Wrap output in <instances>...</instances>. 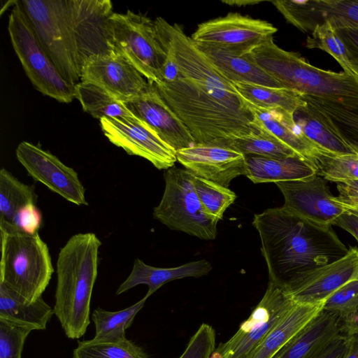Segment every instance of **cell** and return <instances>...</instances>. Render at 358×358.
<instances>
[{
  "mask_svg": "<svg viewBox=\"0 0 358 358\" xmlns=\"http://www.w3.org/2000/svg\"><path fill=\"white\" fill-rule=\"evenodd\" d=\"M166 59L162 69V81L171 83L179 78L182 74L172 53L165 50Z\"/></svg>",
  "mask_w": 358,
  "mask_h": 358,
  "instance_id": "45",
  "label": "cell"
},
{
  "mask_svg": "<svg viewBox=\"0 0 358 358\" xmlns=\"http://www.w3.org/2000/svg\"><path fill=\"white\" fill-rule=\"evenodd\" d=\"M334 225L350 234L358 242V215L345 211L336 219Z\"/></svg>",
  "mask_w": 358,
  "mask_h": 358,
  "instance_id": "46",
  "label": "cell"
},
{
  "mask_svg": "<svg viewBox=\"0 0 358 358\" xmlns=\"http://www.w3.org/2000/svg\"><path fill=\"white\" fill-rule=\"evenodd\" d=\"M283 88L348 107H358V79L315 67L299 53L278 46L273 37L244 53Z\"/></svg>",
  "mask_w": 358,
  "mask_h": 358,
  "instance_id": "3",
  "label": "cell"
},
{
  "mask_svg": "<svg viewBox=\"0 0 358 358\" xmlns=\"http://www.w3.org/2000/svg\"><path fill=\"white\" fill-rule=\"evenodd\" d=\"M306 47L309 49L317 48L327 52L341 66L343 72L358 79V76L348 59L343 42L329 22L315 26L311 35L307 36Z\"/></svg>",
  "mask_w": 358,
  "mask_h": 358,
  "instance_id": "37",
  "label": "cell"
},
{
  "mask_svg": "<svg viewBox=\"0 0 358 358\" xmlns=\"http://www.w3.org/2000/svg\"><path fill=\"white\" fill-rule=\"evenodd\" d=\"M80 81L94 84L125 102L143 92L149 82L116 54L92 56L81 66Z\"/></svg>",
  "mask_w": 358,
  "mask_h": 358,
  "instance_id": "18",
  "label": "cell"
},
{
  "mask_svg": "<svg viewBox=\"0 0 358 358\" xmlns=\"http://www.w3.org/2000/svg\"><path fill=\"white\" fill-rule=\"evenodd\" d=\"M139 120L145 122L176 152L195 144L189 129L162 97L153 83L139 96L124 102Z\"/></svg>",
  "mask_w": 358,
  "mask_h": 358,
  "instance_id": "20",
  "label": "cell"
},
{
  "mask_svg": "<svg viewBox=\"0 0 358 358\" xmlns=\"http://www.w3.org/2000/svg\"><path fill=\"white\" fill-rule=\"evenodd\" d=\"M155 24L161 45L172 53L183 77L194 81L231 110L253 118L247 101L236 91L232 83L213 66L179 24H171L161 17L155 20Z\"/></svg>",
  "mask_w": 358,
  "mask_h": 358,
  "instance_id": "7",
  "label": "cell"
},
{
  "mask_svg": "<svg viewBox=\"0 0 358 358\" xmlns=\"http://www.w3.org/2000/svg\"><path fill=\"white\" fill-rule=\"evenodd\" d=\"M350 346V336L339 334L329 341L313 358H345Z\"/></svg>",
  "mask_w": 358,
  "mask_h": 358,
  "instance_id": "43",
  "label": "cell"
},
{
  "mask_svg": "<svg viewBox=\"0 0 358 358\" xmlns=\"http://www.w3.org/2000/svg\"><path fill=\"white\" fill-rule=\"evenodd\" d=\"M100 124L110 142L130 155L148 160L158 169L167 170L177 161L176 151L138 117L102 118Z\"/></svg>",
  "mask_w": 358,
  "mask_h": 358,
  "instance_id": "13",
  "label": "cell"
},
{
  "mask_svg": "<svg viewBox=\"0 0 358 358\" xmlns=\"http://www.w3.org/2000/svg\"><path fill=\"white\" fill-rule=\"evenodd\" d=\"M195 45L213 66L231 83L283 88L278 81L248 58L244 53L215 45L201 43Z\"/></svg>",
  "mask_w": 358,
  "mask_h": 358,
  "instance_id": "22",
  "label": "cell"
},
{
  "mask_svg": "<svg viewBox=\"0 0 358 358\" xmlns=\"http://www.w3.org/2000/svg\"><path fill=\"white\" fill-rule=\"evenodd\" d=\"M327 124L350 146L358 145V107L301 96Z\"/></svg>",
  "mask_w": 358,
  "mask_h": 358,
  "instance_id": "30",
  "label": "cell"
},
{
  "mask_svg": "<svg viewBox=\"0 0 358 358\" xmlns=\"http://www.w3.org/2000/svg\"><path fill=\"white\" fill-rule=\"evenodd\" d=\"M339 334V316L322 310L273 358H313L329 341Z\"/></svg>",
  "mask_w": 358,
  "mask_h": 358,
  "instance_id": "23",
  "label": "cell"
},
{
  "mask_svg": "<svg viewBox=\"0 0 358 358\" xmlns=\"http://www.w3.org/2000/svg\"><path fill=\"white\" fill-rule=\"evenodd\" d=\"M73 358H150L142 348L127 338L119 342L93 339L78 342Z\"/></svg>",
  "mask_w": 358,
  "mask_h": 358,
  "instance_id": "36",
  "label": "cell"
},
{
  "mask_svg": "<svg viewBox=\"0 0 358 358\" xmlns=\"http://www.w3.org/2000/svg\"><path fill=\"white\" fill-rule=\"evenodd\" d=\"M101 242L94 233L71 236L57 261L55 315L66 336L76 339L90 324V301L98 273Z\"/></svg>",
  "mask_w": 358,
  "mask_h": 358,
  "instance_id": "2",
  "label": "cell"
},
{
  "mask_svg": "<svg viewBox=\"0 0 358 358\" xmlns=\"http://www.w3.org/2000/svg\"><path fill=\"white\" fill-rule=\"evenodd\" d=\"M323 303L297 304L269 331L248 358H273L324 308Z\"/></svg>",
  "mask_w": 358,
  "mask_h": 358,
  "instance_id": "26",
  "label": "cell"
},
{
  "mask_svg": "<svg viewBox=\"0 0 358 358\" xmlns=\"http://www.w3.org/2000/svg\"><path fill=\"white\" fill-rule=\"evenodd\" d=\"M252 224L260 237L269 281L285 289L349 250L331 226L307 220L283 206L255 214Z\"/></svg>",
  "mask_w": 358,
  "mask_h": 358,
  "instance_id": "1",
  "label": "cell"
},
{
  "mask_svg": "<svg viewBox=\"0 0 358 358\" xmlns=\"http://www.w3.org/2000/svg\"><path fill=\"white\" fill-rule=\"evenodd\" d=\"M0 283L28 301L42 296L54 268L47 244L38 233L21 231L0 222Z\"/></svg>",
  "mask_w": 358,
  "mask_h": 358,
  "instance_id": "5",
  "label": "cell"
},
{
  "mask_svg": "<svg viewBox=\"0 0 358 358\" xmlns=\"http://www.w3.org/2000/svg\"><path fill=\"white\" fill-rule=\"evenodd\" d=\"M278 29L271 23L229 13L198 25L191 38L195 43L215 45L245 53L273 37Z\"/></svg>",
  "mask_w": 358,
  "mask_h": 358,
  "instance_id": "12",
  "label": "cell"
},
{
  "mask_svg": "<svg viewBox=\"0 0 358 358\" xmlns=\"http://www.w3.org/2000/svg\"><path fill=\"white\" fill-rule=\"evenodd\" d=\"M287 22L303 33L329 22L336 29H358V0L272 1Z\"/></svg>",
  "mask_w": 358,
  "mask_h": 358,
  "instance_id": "16",
  "label": "cell"
},
{
  "mask_svg": "<svg viewBox=\"0 0 358 358\" xmlns=\"http://www.w3.org/2000/svg\"><path fill=\"white\" fill-rule=\"evenodd\" d=\"M8 23L13 48L33 85L43 94L62 103L76 99L75 86L68 83L41 44L21 6L13 2Z\"/></svg>",
  "mask_w": 358,
  "mask_h": 358,
  "instance_id": "8",
  "label": "cell"
},
{
  "mask_svg": "<svg viewBox=\"0 0 358 358\" xmlns=\"http://www.w3.org/2000/svg\"><path fill=\"white\" fill-rule=\"evenodd\" d=\"M332 200L338 203L345 211L358 215V198L334 196Z\"/></svg>",
  "mask_w": 358,
  "mask_h": 358,
  "instance_id": "49",
  "label": "cell"
},
{
  "mask_svg": "<svg viewBox=\"0 0 358 358\" xmlns=\"http://www.w3.org/2000/svg\"><path fill=\"white\" fill-rule=\"evenodd\" d=\"M357 273L358 248L350 247L342 258L311 270L285 289L297 304L323 303Z\"/></svg>",
  "mask_w": 358,
  "mask_h": 358,
  "instance_id": "17",
  "label": "cell"
},
{
  "mask_svg": "<svg viewBox=\"0 0 358 358\" xmlns=\"http://www.w3.org/2000/svg\"><path fill=\"white\" fill-rule=\"evenodd\" d=\"M239 95L246 101L264 108H280L290 113L306 104L299 93L285 88L232 83Z\"/></svg>",
  "mask_w": 358,
  "mask_h": 358,
  "instance_id": "31",
  "label": "cell"
},
{
  "mask_svg": "<svg viewBox=\"0 0 358 358\" xmlns=\"http://www.w3.org/2000/svg\"><path fill=\"white\" fill-rule=\"evenodd\" d=\"M317 174L337 182L358 180V154L338 155L320 148L315 156Z\"/></svg>",
  "mask_w": 358,
  "mask_h": 358,
  "instance_id": "35",
  "label": "cell"
},
{
  "mask_svg": "<svg viewBox=\"0 0 358 358\" xmlns=\"http://www.w3.org/2000/svg\"><path fill=\"white\" fill-rule=\"evenodd\" d=\"M275 184L284 196L283 206L307 220L331 226L345 212L332 200L325 180L317 174Z\"/></svg>",
  "mask_w": 358,
  "mask_h": 358,
  "instance_id": "15",
  "label": "cell"
},
{
  "mask_svg": "<svg viewBox=\"0 0 358 358\" xmlns=\"http://www.w3.org/2000/svg\"><path fill=\"white\" fill-rule=\"evenodd\" d=\"M20 3L60 74L75 86L81 80V62L69 0H22Z\"/></svg>",
  "mask_w": 358,
  "mask_h": 358,
  "instance_id": "6",
  "label": "cell"
},
{
  "mask_svg": "<svg viewBox=\"0 0 358 358\" xmlns=\"http://www.w3.org/2000/svg\"><path fill=\"white\" fill-rule=\"evenodd\" d=\"M55 314L42 296L31 302L0 283V318L31 327L45 330Z\"/></svg>",
  "mask_w": 358,
  "mask_h": 358,
  "instance_id": "27",
  "label": "cell"
},
{
  "mask_svg": "<svg viewBox=\"0 0 358 358\" xmlns=\"http://www.w3.org/2000/svg\"><path fill=\"white\" fill-rule=\"evenodd\" d=\"M153 84L187 127L195 144H212L259 132L252 125V117L221 103L189 78L181 76L171 83Z\"/></svg>",
  "mask_w": 358,
  "mask_h": 358,
  "instance_id": "4",
  "label": "cell"
},
{
  "mask_svg": "<svg viewBox=\"0 0 358 358\" xmlns=\"http://www.w3.org/2000/svg\"><path fill=\"white\" fill-rule=\"evenodd\" d=\"M211 269L210 263L205 259L191 262L177 267L159 268L136 259L130 274L119 286L116 294H122L138 285H146L148 286L147 294L151 296L169 281L187 277L199 278L208 274Z\"/></svg>",
  "mask_w": 358,
  "mask_h": 358,
  "instance_id": "24",
  "label": "cell"
},
{
  "mask_svg": "<svg viewBox=\"0 0 358 358\" xmlns=\"http://www.w3.org/2000/svg\"><path fill=\"white\" fill-rule=\"evenodd\" d=\"M108 29L114 52L127 59L149 83L162 81L166 52L159 41L155 20L129 10L113 13Z\"/></svg>",
  "mask_w": 358,
  "mask_h": 358,
  "instance_id": "9",
  "label": "cell"
},
{
  "mask_svg": "<svg viewBox=\"0 0 358 358\" xmlns=\"http://www.w3.org/2000/svg\"><path fill=\"white\" fill-rule=\"evenodd\" d=\"M338 196L344 198H358V180L337 182Z\"/></svg>",
  "mask_w": 358,
  "mask_h": 358,
  "instance_id": "48",
  "label": "cell"
},
{
  "mask_svg": "<svg viewBox=\"0 0 358 358\" xmlns=\"http://www.w3.org/2000/svg\"><path fill=\"white\" fill-rule=\"evenodd\" d=\"M149 296L146 294L136 303L118 311L110 312L101 308L95 309L92 315L95 327L92 339L101 342H119L125 339L126 329L131 327Z\"/></svg>",
  "mask_w": 358,
  "mask_h": 358,
  "instance_id": "32",
  "label": "cell"
},
{
  "mask_svg": "<svg viewBox=\"0 0 358 358\" xmlns=\"http://www.w3.org/2000/svg\"><path fill=\"white\" fill-rule=\"evenodd\" d=\"M259 131L258 133L246 136L220 140L211 145L227 147L244 155H253L275 158L299 155L273 135L264 131Z\"/></svg>",
  "mask_w": 358,
  "mask_h": 358,
  "instance_id": "34",
  "label": "cell"
},
{
  "mask_svg": "<svg viewBox=\"0 0 358 358\" xmlns=\"http://www.w3.org/2000/svg\"><path fill=\"white\" fill-rule=\"evenodd\" d=\"M357 279H358V273H357Z\"/></svg>",
  "mask_w": 358,
  "mask_h": 358,
  "instance_id": "52",
  "label": "cell"
},
{
  "mask_svg": "<svg viewBox=\"0 0 358 358\" xmlns=\"http://www.w3.org/2000/svg\"><path fill=\"white\" fill-rule=\"evenodd\" d=\"M353 150L358 154V145H351L350 146Z\"/></svg>",
  "mask_w": 358,
  "mask_h": 358,
  "instance_id": "51",
  "label": "cell"
},
{
  "mask_svg": "<svg viewBox=\"0 0 358 358\" xmlns=\"http://www.w3.org/2000/svg\"><path fill=\"white\" fill-rule=\"evenodd\" d=\"M194 175L186 169L172 166L164 173L165 189L154 217L169 229L203 240L217 236L218 220L208 215L198 197Z\"/></svg>",
  "mask_w": 358,
  "mask_h": 358,
  "instance_id": "10",
  "label": "cell"
},
{
  "mask_svg": "<svg viewBox=\"0 0 358 358\" xmlns=\"http://www.w3.org/2000/svg\"><path fill=\"white\" fill-rule=\"evenodd\" d=\"M176 157L192 175L226 187L245 174V155L222 145L194 144L177 151Z\"/></svg>",
  "mask_w": 358,
  "mask_h": 358,
  "instance_id": "19",
  "label": "cell"
},
{
  "mask_svg": "<svg viewBox=\"0 0 358 358\" xmlns=\"http://www.w3.org/2000/svg\"><path fill=\"white\" fill-rule=\"evenodd\" d=\"M295 304L284 287L269 281L249 317L231 338L218 345L210 358H248Z\"/></svg>",
  "mask_w": 358,
  "mask_h": 358,
  "instance_id": "11",
  "label": "cell"
},
{
  "mask_svg": "<svg viewBox=\"0 0 358 358\" xmlns=\"http://www.w3.org/2000/svg\"><path fill=\"white\" fill-rule=\"evenodd\" d=\"M338 36L343 42L350 63L358 76V29H336Z\"/></svg>",
  "mask_w": 358,
  "mask_h": 358,
  "instance_id": "44",
  "label": "cell"
},
{
  "mask_svg": "<svg viewBox=\"0 0 358 358\" xmlns=\"http://www.w3.org/2000/svg\"><path fill=\"white\" fill-rule=\"evenodd\" d=\"M16 157L28 174L64 199L78 206H87L85 189L78 173L55 155L27 141L16 148Z\"/></svg>",
  "mask_w": 358,
  "mask_h": 358,
  "instance_id": "14",
  "label": "cell"
},
{
  "mask_svg": "<svg viewBox=\"0 0 358 358\" xmlns=\"http://www.w3.org/2000/svg\"><path fill=\"white\" fill-rule=\"evenodd\" d=\"M358 306V279L352 280L337 289L324 302L323 310L338 315L340 319Z\"/></svg>",
  "mask_w": 358,
  "mask_h": 358,
  "instance_id": "40",
  "label": "cell"
},
{
  "mask_svg": "<svg viewBox=\"0 0 358 358\" xmlns=\"http://www.w3.org/2000/svg\"><path fill=\"white\" fill-rule=\"evenodd\" d=\"M215 348V331L210 325L203 323L178 358H210Z\"/></svg>",
  "mask_w": 358,
  "mask_h": 358,
  "instance_id": "41",
  "label": "cell"
},
{
  "mask_svg": "<svg viewBox=\"0 0 358 358\" xmlns=\"http://www.w3.org/2000/svg\"><path fill=\"white\" fill-rule=\"evenodd\" d=\"M34 187L20 182L4 168L0 170V222L11 224L26 206L36 204Z\"/></svg>",
  "mask_w": 358,
  "mask_h": 358,
  "instance_id": "33",
  "label": "cell"
},
{
  "mask_svg": "<svg viewBox=\"0 0 358 358\" xmlns=\"http://www.w3.org/2000/svg\"><path fill=\"white\" fill-rule=\"evenodd\" d=\"M245 176L254 183H276L317 174L315 169L299 155L275 158L248 155H245Z\"/></svg>",
  "mask_w": 358,
  "mask_h": 358,
  "instance_id": "25",
  "label": "cell"
},
{
  "mask_svg": "<svg viewBox=\"0 0 358 358\" xmlns=\"http://www.w3.org/2000/svg\"><path fill=\"white\" fill-rule=\"evenodd\" d=\"M341 333L348 336L358 334V306L341 319Z\"/></svg>",
  "mask_w": 358,
  "mask_h": 358,
  "instance_id": "47",
  "label": "cell"
},
{
  "mask_svg": "<svg viewBox=\"0 0 358 358\" xmlns=\"http://www.w3.org/2000/svg\"><path fill=\"white\" fill-rule=\"evenodd\" d=\"M33 329L0 318V358H22L26 338Z\"/></svg>",
  "mask_w": 358,
  "mask_h": 358,
  "instance_id": "39",
  "label": "cell"
},
{
  "mask_svg": "<svg viewBox=\"0 0 358 358\" xmlns=\"http://www.w3.org/2000/svg\"><path fill=\"white\" fill-rule=\"evenodd\" d=\"M41 223L40 211L37 209L36 204H31L24 208L15 216L10 225L26 233L33 234L38 232Z\"/></svg>",
  "mask_w": 358,
  "mask_h": 358,
  "instance_id": "42",
  "label": "cell"
},
{
  "mask_svg": "<svg viewBox=\"0 0 358 358\" xmlns=\"http://www.w3.org/2000/svg\"><path fill=\"white\" fill-rule=\"evenodd\" d=\"M193 183L206 213L218 221L236 199L233 191L218 183L195 176Z\"/></svg>",
  "mask_w": 358,
  "mask_h": 358,
  "instance_id": "38",
  "label": "cell"
},
{
  "mask_svg": "<svg viewBox=\"0 0 358 358\" xmlns=\"http://www.w3.org/2000/svg\"><path fill=\"white\" fill-rule=\"evenodd\" d=\"M345 358H358V334L350 336V346Z\"/></svg>",
  "mask_w": 358,
  "mask_h": 358,
  "instance_id": "50",
  "label": "cell"
},
{
  "mask_svg": "<svg viewBox=\"0 0 358 358\" xmlns=\"http://www.w3.org/2000/svg\"><path fill=\"white\" fill-rule=\"evenodd\" d=\"M293 117L305 136L321 148L338 155L356 153L306 102Z\"/></svg>",
  "mask_w": 358,
  "mask_h": 358,
  "instance_id": "28",
  "label": "cell"
},
{
  "mask_svg": "<svg viewBox=\"0 0 358 358\" xmlns=\"http://www.w3.org/2000/svg\"><path fill=\"white\" fill-rule=\"evenodd\" d=\"M75 92L83 109L95 118L136 117L123 101L94 84L80 81L75 85Z\"/></svg>",
  "mask_w": 358,
  "mask_h": 358,
  "instance_id": "29",
  "label": "cell"
},
{
  "mask_svg": "<svg viewBox=\"0 0 358 358\" xmlns=\"http://www.w3.org/2000/svg\"><path fill=\"white\" fill-rule=\"evenodd\" d=\"M247 103L253 116L252 125L256 129L273 135L315 169V156L321 148L305 136L292 113L280 108H264Z\"/></svg>",
  "mask_w": 358,
  "mask_h": 358,
  "instance_id": "21",
  "label": "cell"
}]
</instances>
